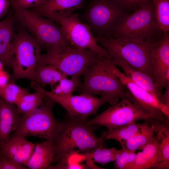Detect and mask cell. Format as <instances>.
Segmentation results:
<instances>
[{"label": "cell", "instance_id": "40", "mask_svg": "<svg viewBox=\"0 0 169 169\" xmlns=\"http://www.w3.org/2000/svg\"><path fill=\"white\" fill-rule=\"evenodd\" d=\"M15 0H9L10 2L11 3V4Z\"/></svg>", "mask_w": 169, "mask_h": 169}, {"label": "cell", "instance_id": "15", "mask_svg": "<svg viewBox=\"0 0 169 169\" xmlns=\"http://www.w3.org/2000/svg\"><path fill=\"white\" fill-rule=\"evenodd\" d=\"M84 0H46L42 3L28 9L53 20L60 17H64L74 13L82 8Z\"/></svg>", "mask_w": 169, "mask_h": 169}, {"label": "cell", "instance_id": "39", "mask_svg": "<svg viewBox=\"0 0 169 169\" xmlns=\"http://www.w3.org/2000/svg\"><path fill=\"white\" fill-rule=\"evenodd\" d=\"M3 64L0 60V71L3 70Z\"/></svg>", "mask_w": 169, "mask_h": 169}, {"label": "cell", "instance_id": "5", "mask_svg": "<svg viewBox=\"0 0 169 169\" xmlns=\"http://www.w3.org/2000/svg\"><path fill=\"white\" fill-rule=\"evenodd\" d=\"M109 58L100 57L84 72V81L76 91L84 94L110 96L118 101L125 97L128 90L113 73Z\"/></svg>", "mask_w": 169, "mask_h": 169}, {"label": "cell", "instance_id": "14", "mask_svg": "<svg viewBox=\"0 0 169 169\" xmlns=\"http://www.w3.org/2000/svg\"><path fill=\"white\" fill-rule=\"evenodd\" d=\"M151 63L153 79L156 90L161 94L169 83V34L164 32L152 50Z\"/></svg>", "mask_w": 169, "mask_h": 169}, {"label": "cell", "instance_id": "31", "mask_svg": "<svg viewBox=\"0 0 169 169\" xmlns=\"http://www.w3.org/2000/svg\"><path fill=\"white\" fill-rule=\"evenodd\" d=\"M121 152L113 161L115 168L117 169H130L136 158L135 151L121 148Z\"/></svg>", "mask_w": 169, "mask_h": 169}, {"label": "cell", "instance_id": "7", "mask_svg": "<svg viewBox=\"0 0 169 169\" xmlns=\"http://www.w3.org/2000/svg\"><path fill=\"white\" fill-rule=\"evenodd\" d=\"M100 56L90 49L70 45L47 51L41 55L38 63L53 65L67 76L81 77Z\"/></svg>", "mask_w": 169, "mask_h": 169}, {"label": "cell", "instance_id": "6", "mask_svg": "<svg viewBox=\"0 0 169 169\" xmlns=\"http://www.w3.org/2000/svg\"><path fill=\"white\" fill-rule=\"evenodd\" d=\"M163 33L157 22L153 4L147 0L125 18L110 37L156 42Z\"/></svg>", "mask_w": 169, "mask_h": 169}, {"label": "cell", "instance_id": "11", "mask_svg": "<svg viewBox=\"0 0 169 169\" xmlns=\"http://www.w3.org/2000/svg\"><path fill=\"white\" fill-rule=\"evenodd\" d=\"M35 88L41 90L46 96L61 105L67 112L69 115L83 119H87L90 116L96 114L99 109L106 103L115 104L118 101L110 96H101L81 94L69 96H61L52 93L35 84Z\"/></svg>", "mask_w": 169, "mask_h": 169}, {"label": "cell", "instance_id": "42", "mask_svg": "<svg viewBox=\"0 0 169 169\" xmlns=\"http://www.w3.org/2000/svg\"></svg>", "mask_w": 169, "mask_h": 169}, {"label": "cell", "instance_id": "41", "mask_svg": "<svg viewBox=\"0 0 169 169\" xmlns=\"http://www.w3.org/2000/svg\"><path fill=\"white\" fill-rule=\"evenodd\" d=\"M2 143L0 141V149L1 148Z\"/></svg>", "mask_w": 169, "mask_h": 169}, {"label": "cell", "instance_id": "27", "mask_svg": "<svg viewBox=\"0 0 169 169\" xmlns=\"http://www.w3.org/2000/svg\"><path fill=\"white\" fill-rule=\"evenodd\" d=\"M120 150H117L115 147L107 148L105 144H102L93 150L86 152L87 156L92 159L94 163L105 165L114 161L119 156Z\"/></svg>", "mask_w": 169, "mask_h": 169}, {"label": "cell", "instance_id": "13", "mask_svg": "<svg viewBox=\"0 0 169 169\" xmlns=\"http://www.w3.org/2000/svg\"><path fill=\"white\" fill-rule=\"evenodd\" d=\"M110 66L113 73L120 80L129 91L125 97L145 111L153 115L156 120L169 121V118L161 112L160 101L153 94L135 83L121 72L110 60Z\"/></svg>", "mask_w": 169, "mask_h": 169}, {"label": "cell", "instance_id": "28", "mask_svg": "<svg viewBox=\"0 0 169 169\" xmlns=\"http://www.w3.org/2000/svg\"><path fill=\"white\" fill-rule=\"evenodd\" d=\"M80 77L73 76L70 79L67 77L61 79L50 91L54 94L61 96H69L80 86L82 82Z\"/></svg>", "mask_w": 169, "mask_h": 169}, {"label": "cell", "instance_id": "24", "mask_svg": "<svg viewBox=\"0 0 169 169\" xmlns=\"http://www.w3.org/2000/svg\"><path fill=\"white\" fill-rule=\"evenodd\" d=\"M68 77L54 66L38 63L34 72L33 81L43 88L47 85L53 88L62 78Z\"/></svg>", "mask_w": 169, "mask_h": 169}, {"label": "cell", "instance_id": "29", "mask_svg": "<svg viewBox=\"0 0 169 169\" xmlns=\"http://www.w3.org/2000/svg\"><path fill=\"white\" fill-rule=\"evenodd\" d=\"M154 9L155 16L160 29L169 32V0H151Z\"/></svg>", "mask_w": 169, "mask_h": 169}, {"label": "cell", "instance_id": "34", "mask_svg": "<svg viewBox=\"0 0 169 169\" xmlns=\"http://www.w3.org/2000/svg\"><path fill=\"white\" fill-rule=\"evenodd\" d=\"M130 11H134L147 0H118Z\"/></svg>", "mask_w": 169, "mask_h": 169}, {"label": "cell", "instance_id": "17", "mask_svg": "<svg viewBox=\"0 0 169 169\" xmlns=\"http://www.w3.org/2000/svg\"><path fill=\"white\" fill-rule=\"evenodd\" d=\"M15 18L11 14L0 21V60L4 65L12 66L14 61L13 43L16 35Z\"/></svg>", "mask_w": 169, "mask_h": 169}, {"label": "cell", "instance_id": "18", "mask_svg": "<svg viewBox=\"0 0 169 169\" xmlns=\"http://www.w3.org/2000/svg\"><path fill=\"white\" fill-rule=\"evenodd\" d=\"M21 115L15 105L0 98V141H8L19 122Z\"/></svg>", "mask_w": 169, "mask_h": 169}, {"label": "cell", "instance_id": "32", "mask_svg": "<svg viewBox=\"0 0 169 169\" xmlns=\"http://www.w3.org/2000/svg\"><path fill=\"white\" fill-rule=\"evenodd\" d=\"M46 0H15L11 4L14 10L29 9L37 6Z\"/></svg>", "mask_w": 169, "mask_h": 169}, {"label": "cell", "instance_id": "8", "mask_svg": "<svg viewBox=\"0 0 169 169\" xmlns=\"http://www.w3.org/2000/svg\"><path fill=\"white\" fill-rule=\"evenodd\" d=\"M15 19L21 23L47 51L71 45L61 28L52 20L28 9L15 10Z\"/></svg>", "mask_w": 169, "mask_h": 169}, {"label": "cell", "instance_id": "26", "mask_svg": "<svg viewBox=\"0 0 169 169\" xmlns=\"http://www.w3.org/2000/svg\"><path fill=\"white\" fill-rule=\"evenodd\" d=\"M155 133L154 127L149 124L144 129L126 141L125 149L135 151L142 150L154 138Z\"/></svg>", "mask_w": 169, "mask_h": 169}, {"label": "cell", "instance_id": "16", "mask_svg": "<svg viewBox=\"0 0 169 169\" xmlns=\"http://www.w3.org/2000/svg\"><path fill=\"white\" fill-rule=\"evenodd\" d=\"M35 143L25 138H9L2 143L0 154L16 163L26 166L34 151Z\"/></svg>", "mask_w": 169, "mask_h": 169}, {"label": "cell", "instance_id": "30", "mask_svg": "<svg viewBox=\"0 0 169 169\" xmlns=\"http://www.w3.org/2000/svg\"><path fill=\"white\" fill-rule=\"evenodd\" d=\"M28 92V88L20 87L12 81L0 88V97L8 103L16 105L23 95Z\"/></svg>", "mask_w": 169, "mask_h": 169}, {"label": "cell", "instance_id": "23", "mask_svg": "<svg viewBox=\"0 0 169 169\" xmlns=\"http://www.w3.org/2000/svg\"><path fill=\"white\" fill-rule=\"evenodd\" d=\"M148 124L146 121L140 124L134 122L115 129L103 131L101 136L104 140L113 139L119 143L122 148L125 149L126 141L144 129Z\"/></svg>", "mask_w": 169, "mask_h": 169}, {"label": "cell", "instance_id": "9", "mask_svg": "<svg viewBox=\"0 0 169 169\" xmlns=\"http://www.w3.org/2000/svg\"><path fill=\"white\" fill-rule=\"evenodd\" d=\"M43 47L33 36L25 31L16 34L13 43L14 61L12 67L15 79L33 81Z\"/></svg>", "mask_w": 169, "mask_h": 169}, {"label": "cell", "instance_id": "4", "mask_svg": "<svg viewBox=\"0 0 169 169\" xmlns=\"http://www.w3.org/2000/svg\"><path fill=\"white\" fill-rule=\"evenodd\" d=\"M55 103L45 95L42 103L38 108L28 113L21 115L19 124L9 138L34 136L54 141L63 128L62 121L57 120L53 114V108Z\"/></svg>", "mask_w": 169, "mask_h": 169}, {"label": "cell", "instance_id": "22", "mask_svg": "<svg viewBox=\"0 0 169 169\" xmlns=\"http://www.w3.org/2000/svg\"><path fill=\"white\" fill-rule=\"evenodd\" d=\"M141 151L136 153V158L130 169L155 168L160 159V147L155 136Z\"/></svg>", "mask_w": 169, "mask_h": 169}, {"label": "cell", "instance_id": "25", "mask_svg": "<svg viewBox=\"0 0 169 169\" xmlns=\"http://www.w3.org/2000/svg\"><path fill=\"white\" fill-rule=\"evenodd\" d=\"M36 91L29 92L23 95L16 104L17 109L21 114L30 113L38 108L43 101L45 95L41 90L34 89Z\"/></svg>", "mask_w": 169, "mask_h": 169}, {"label": "cell", "instance_id": "19", "mask_svg": "<svg viewBox=\"0 0 169 169\" xmlns=\"http://www.w3.org/2000/svg\"><path fill=\"white\" fill-rule=\"evenodd\" d=\"M145 121L154 127L156 137L159 143L160 159L155 168L169 169V122L159 120L154 118Z\"/></svg>", "mask_w": 169, "mask_h": 169}, {"label": "cell", "instance_id": "21", "mask_svg": "<svg viewBox=\"0 0 169 169\" xmlns=\"http://www.w3.org/2000/svg\"><path fill=\"white\" fill-rule=\"evenodd\" d=\"M110 59L112 64L120 68L123 73L131 80L159 100L161 94L156 90L154 81L150 76L136 69L119 58H115Z\"/></svg>", "mask_w": 169, "mask_h": 169}, {"label": "cell", "instance_id": "38", "mask_svg": "<svg viewBox=\"0 0 169 169\" xmlns=\"http://www.w3.org/2000/svg\"><path fill=\"white\" fill-rule=\"evenodd\" d=\"M159 107L162 113L165 116L169 118V106L160 102Z\"/></svg>", "mask_w": 169, "mask_h": 169}, {"label": "cell", "instance_id": "3", "mask_svg": "<svg viewBox=\"0 0 169 169\" xmlns=\"http://www.w3.org/2000/svg\"><path fill=\"white\" fill-rule=\"evenodd\" d=\"M129 11L118 0H90L81 17L94 36L110 37Z\"/></svg>", "mask_w": 169, "mask_h": 169}, {"label": "cell", "instance_id": "10", "mask_svg": "<svg viewBox=\"0 0 169 169\" xmlns=\"http://www.w3.org/2000/svg\"><path fill=\"white\" fill-rule=\"evenodd\" d=\"M151 118L156 119L153 115L124 97L121 98L120 102L112 105L88 122L90 124L105 126L108 130H111L137 120H146Z\"/></svg>", "mask_w": 169, "mask_h": 169}, {"label": "cell", "instance_id": "35", "mask_svg": "<svg viewBox=\"0 0 169 169\" xmlns=\"http://www.w3.org/2000/svg\"><path fill=\"white\" fill-rule=\"evenodd\" d=\"M10 6L9 0H0V19L6 14Z\"/></svg>", "mask_w": 169, "mask_h": 169}, {"label": "cell", "instance_id": "12", "mask_svg": "<svg viewBox=\"0 0 169 169\" xmlns=\"http://www.w3.org/2000/svg\"><path fill=\"white\" fill-rule=\"evenodd\" d=\"M52 21L59 25L71 45L90 49L101 56L109 58L107 52L97 42L89 26L79 19L77 14L56 18Z\"/></svg>", "mask_w": 169, "mask_h": 169}, {"label": "cell", "instance_id": "33", "mask_svg": "<svg viewBox=\"0 0 169 169\" xmlns=\"http://www.w3.org/2000/svg\"><path fill=\"white\" fill-rule=\"evenodd\" d=\"M25 166L16 163L0 154V169H27Z\"/></svg>", "mask_w": 169, "mask_h": 169}, {"label": "cell", "instance_id": "36", "mask_svg": "<svg viewBox=\"0 0 169 169\" xmlns=\"http://www.w3.org/2000/svg\"><path fill=\"white\" fill-rule=\"evenodd\" d=\"M10 75L8 73L3 70L0 71V88L9 82Z\"/></svg>", "mask_w": 169, "mask_h": 169}, {"label": "cell", "instance_id": "20", "mask_svg": "<svg viewBox=\"0 0 169 169\" xmlns=\"http://www.w3.org/2000/svg\"><path fill=\"white\" fill-rule=\"evenodd\" d=\"M54 141L46 140L35 144L33 152L26 167L30 169H44L53 163L55 155Z\"/></svg>", "mask_w": 169, "mask_h": 169}, {"label": "cell", "instance_id": "2", "mask_svg": "<svg viewBox=\"0 0 169 169\" xmlns=\"http://www.w3.org/2000/svg\"><path fill=\"white\" fill-rule=\"evenodd\" d=\"M94 37L97 42L107 52L109 59L117 58L122 59L153 80L151 55L153 49L158 41L152 42Z\"/></svg>", "mask_w": 169, "mask_h": 169}, {"label": "cell", "instance_id": "37", "mask_svg": "<svg viewBox=\"0 0 169 169\" xmlns=\"http://www.w3.org/2000/svg\"><path fill=\"white\" fill-rule=\"evenodd\" d=\"M164 92L161 94L159 100L161 103L169 106V83L166 85Z\"/></svg>", "mask_w": 169, "mask_h": 169}, {"label": "cell", "instance_id": "1", "mask_svg": "<svg viewBox=\"0 0 169 169\" xmlns=\"http://www.w3.org/2000/svg\"><path fill=\"white\" fill-rule=\"evenodd\" d=\"M88 121L67 114L65 116L62 121V130L54 141L55 158L89 152L105 144L104 139L95 134L98 125L90 124Z\"/></svg>", "mask_w": 169, "mask_h": 169}]
</instances>
